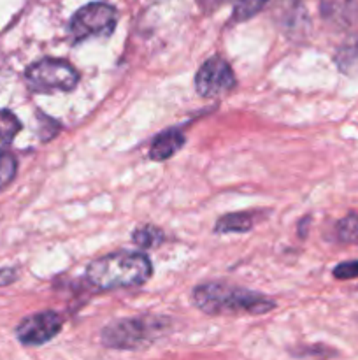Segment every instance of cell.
Wrapping results in <instances>:
<instances>
[{"label":"cell","instance_id":"obj_18","mask_svg":"<svg viewBox=\"0 0 358 360\" xmlns=\"http://www.w3.org/2000/svg\"><path fill=\"white\" fill-rule=\"evenodd\" d=\"M18 278V271L13 267H6V269H0V287H6V285L13 283Z\"/></svg>","mask_w":358,"mask_h":360},{"label":"cell","instance_id":"obj_13","mask_svg":"<svg viewBox=\"0 0 358 360\" xmlns=\"http://www.w3.org/2000/svg\"><path fill=\"white\" fill-rule=\"evenodd\" d=\"M21 130L20 120L7 109H0V151L7 150Z\"/></svg>","mask_w":358,"mask_h":360},{"label":"cell","instance_id":"obj_1","mask_svg":"<svg viewBox=\"0 0 358 360\" xmlns=\"http://www.w3.org/2000/svg\"><path fill=\"white\" fill-rule=\"evenodd\" d=\"M193 304L202 313L216 315H265L276 302L258 292L227 283H204L193 288Z\"/></svg>","mask_w":358,"mask_h":360},{"label":"cell","instance_id":"obj_17","mask_svg":"<svg viewBox=\"0 0 358 360\" xmlns=\"http://www.w3.org/2000/svg\"><path fill=\"white\" fill-rule=\"evenodd\" d=\"M336 280H358V260H347V262H340L333 267L332 271Z\"/></svg>","mask_w":358,"mask_h":360},{"label":"cell","instance_id":"obj_8","mask_svg":"<svg viewBox=\"0 0 358 360\" xmlns=\"http://www.w3.org/2000/svg\"><path fill=\"white\" fill-rule=\"evenodd\" d=\"M323 20L337 28H350L358 21V0H321Z\"/></svg>","mask_w":358,"mask_h":360},{"label":"cell","instance_id":"obj_16","mask_svg":"<svg viewBox=\"0 0 358 360\" xmlns=\"http://www.w3.org/2000/svg\"><path fill=\"white\" fill-rule=\"evenodd\" d=\"M16 158L11 153H4L2 151L0 153V190L13 181V178L16 176Z\"/></svg>","mask_w":358,"mask_h":360},{"label":"cell","instance_id":"obj_9","mask_svg":"<svg viewBox=\"0 0 358 360\" xmlns=\"http://www.w3.org/2000/svg\"><path fill=\"white\" fill-rule=\"evenodd\" d=\"M185 144V136L178 129H168L160 132L150 146V158L154 162H164L174 157Z\"/></svg>","mask_w":358,"mask_h":360},{"label":"cell","instance_id":"obj_3","mask_svg":"<svg viewBox=\"0 0 358 360\" xmlns=\"http://www.w3.org/2000/svg\"><path fill=\"white\" fill-rule=\"evenodd\" d=\"M168 327L171 322L165 316H132L109 323L102 330L100 341L112 350H140L164 338Z\"/></svg>","mask_w":358,"mask_h":360},{"label":"cell","instance_id":"obj_4","mask_svg":"<svg viewBox=\"0 0 358 360\" xmlns=\"http://www.w3.org/2000/svg\"><path fill=\"white\" fill-rule=\"evenodd\" d=\"M28 90L35 94L70 91L79 83V74L67 60L42 58L32 63L25 72Z\"/></svg>","mask_w":358,"mask_h":360},{"label":"cell","instance_id":"obj_2","mask_svg":"<svg viewBox=\"0 0 358 360\" xmlns=\"http://www.w3.org/2000/svg\"><path fill=\"white\" fill-rule=\"evenodd\" d=\"M151 273L153 266L144 253L121 250L93 260L86 269V280L98 290H118L146 283Z\"/></svg>","mask_w":358,"mask_h":360},{"label":"cell","instance_id":"obj_14","mask_svg":"<svg viewBox=\"0 0 358 360\" xmlns=\"http://www.w3.org/2000/svg\"><path fill=\"white\" fill-rule=\"evenodd\" d=\"M132 239L137 246H140V248H154V246L164 243L165 236L160 229L153 227V225H144V227L133 231Z\"/></svg>","mask_w":358,"mask_h":360},{"label":"cell","instance_id":"obj_7","mask_svg":"<svg viewBox=\"0 0 358 360\" xmlns=\"http://www.w3.org/2000/svg\"><path fill=\"white\" fill-rule=\"evenodd\" d=\"M63 319L55 311H41L21 320L16 327V338L25 347H41L51 341L62 330Z\"/></svg>","mask_w":358,"mask_h":360},{"label":"cell","instance_id":"obj_15","mask_svg":"<svg viewBox=\"0 0 358 360\" xmlns=\"http://www.w3.org/2000/svg\"><path fill=\"white\" fill-rule=\"evenodd\" d=\"M269 0H234V20L244 21L258 14Z\"/></svg>","mask_w":358,"mask_h":360},{"label":"cell","instance_id":"obj_19","mask_svg":"<svg viewBox=\"0 0 358 360\" xmlns=\"http://www.w3.org/2000/svg\"><path fill=\"white\" fill-rule=\"evenodd\" d=\"M227 0H200V4H202V7L206 11H214L218 6H221V4H225Z\"/></svg>","mask_w":358,"mask_h":360},{"label":"cell","instance_id":"obj_11","mask_svg":"<svg viewBox=\"0 0 358 360\" xmlns=\"http://www.w3.org/2000/svg\"><path fill=\"white\" fill-rule=\"evenodd\" d=\"M333 60H336V65L340 72L350 77H358V32L350 35L337 48Z\"/></svg>","mask_w":358,"mask_h":360},{"label":"cell","instance_id":"obj_12","mask_svg":"<svg viewBox=\"0 0 358 360\" xmlns=\"http://www.w3.org/2000/svg\"><path fill=\"white\" fill-rule=\"evenodd\" d=\"M336 241L340 245H354L358 243V213L351 211L346 217L340 218L333 229Z\"/></svg>","mask_w":358,"mask_h":360},{"label":"cell","instance_id":"obj_6","mask_svg":"<svg viewBox=\"0 0 358 360\" xmlns=\"http://www.w3.org/2000/svg\"><path fill=\"white\" fill-rule=\"evenodd\" d=\"M235 86L232 67L220 56L206 60L195 76V90L200 97L214 98L228 94Z\"/></svg>","mask_w":358,"mask_h":360},{"label":"cell","instance_id":"obj_5","mask_svg":"<svg viewBox=\"0 0 358 360\" xmlns=\"http://www.w3.org/2000/svg\"><path fill=\"white\" fill-rule=\"evenodd\" d=\"M118 13L105 2H91L81 7L69 25L70 37L76 42L91 37H109L114 32Z\"/></svg>","mask_w":358,"mask_h":360},{"label":"cell","instance_id":"obj_10","mask_svg":"<svg viewBox=\"0 0 358 360\" xmlns=\"http://www.w3.org/2000/svg\"><path fill=\"white\" fill-rule=\"evenodd\" d=\"M263 211H239L221 217L216 221L214 231L218 234H232V232H248L263 218Z\"/></svg>","mask_w":358,"mask_h":360}]
</instances>
